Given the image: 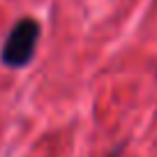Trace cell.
Segmentation results:
<instances>
[{
    "label": "cell",
    "instance_id": "1",
    "mask_svg": "<svg viewBox=\"0 0 157 157\" xmlns=\"http://www.w3.org/2000/svg\"><path fill=\"white\" fill-rule=\"evenodd\" d=\"M39 37H42V23L37 19H33V16H21L10 28L5 42H2L0 63L10 69L28 67L35 60Z\"/></svg>",
    "mask_w": 157,
    "mask_h": 157
},
{
    "label": "cell",
    "instance_id": "2",
    "mask_svg": "<svg viewBox=\"0 0 157 157\" xmlns=\"http://www.w3.org/2000/svg\"><path fill=\"white\" fill-rule=\"evenodd\" d=\"M123 148H125V143H120V146H116L111 152H109V157H120L123 155Z\"/></svg>",
    "mask_w": 157,
    "mask_h": 157
}]
</instances>
